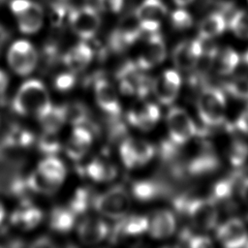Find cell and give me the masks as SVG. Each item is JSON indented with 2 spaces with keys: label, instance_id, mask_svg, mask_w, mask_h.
Here are the masks:
<instances>
[{
  "label": "cell",
  "instance_id": "30",
  "mask_svg": "<svg viewBox=\"0 0 248 248\" xmlns=\"http://www.w3.org/2000/svg\"><path fill=\"white\" fill-rule=\"evenodd\" d=\"M43 219V212L34 206L19 209L13 215V223L23 230H31L37 227Z\"/></svg>",
  "mask_w": 248,
  "mask_h": 248
},
{
  "label": "cell",
  "instance_id": "16",
  "mask_svg": "<svg viewBox=\"0 0 248 248\" xmlns=\"http://www.w3.org/2000/svg\"><path fill=\"white\" fill-rule=\"evenodd\" d=\"M218 240L226 247H240L247 241V231L239 219H230L223 223L216 232Z\"/></svg>",
  "mask_w": 248,
  "mask_h": 248
},
{
  "label": "cell",
  "instance_id": "34",
  "mask_svg": "<svg viewBox=\"0 0 248 248\" xmlns=\"http://www.w3.org/2000/svg\"><path fill=\"white\" fill-rule=\"evenodd\" d=\"M226 88L234 98L239 100H248V78H233L227 83Z\"/></svg>",
  "mask_w": 248,
  "mask_h": 248
},
{
  "label": "cell",
  "instance_id": "23",
  "mask_svg": "<svg viewBox=\"0 0 248 248\" xmlns=\"http://www.w3.org/2000/svg\"><path fill=\"white\" fill-rule=\"evenodd\" d=\"M167 12V7L162 0H143L137 8L135 14L140 21L161 22Z\"/></svg>",
  "mask_w": 248,
  "mask_h": 248
},
{
  "label": "cell",
  "instance_id": "25",
  "mask_svg": "<svg viewBox=\"0 0 248 248\" xmlns=\"http://www.w3.org/2000/svg\"><path fill=\"white\" fill-rule=\"evenodd\" d=\"M37 170L51 181L59 185L62 184L67 173L65 165L60 159L55 157V155L46 156L43 159L38 165Z\"/></svg>",
  "mask_w": 248,
  "mask_h": 248
},
{
  "label": "cell",
  "instance_id": "7",
  "mask_svg": "<svg viewBox=\"0 0 248 248\" xmlns=\"http://www.w3.org/2000/svg\"><path fill=\"white\" fill-rule=\"evenodd\" d=\"M68 21L73 32L83 41L92 39L101 24L97 10L91 6H83L71 10Z\"/></svg>",
  "mask_w": 248,
  "mask_h": 248
},
{
  "label": "cell",
  "instance_id": "40",
  "mask_svg": "<svg viewBox=\"0 0 248 248\" xmlns=\"http://www.w3.org/2000/svg\"><path fill=\"white\" fill-rule=\"evenodd\" d=\"M124 0H97L99 9L103 12L118 13L123 7Z\"/></svg>",
  "mask_w": 248,
  "mask_h": 248
},
{
  "label": "cell",
  "instance_id": "45",
  "mask_svg": "<svg viewBox=\"0 0 248 248\" xmlns=\"http://www.w3.org/2000/svg\"><path fill=\"white\" fill-rule=\"evenodd\" d=\"M240 197L242 201L248 205V178L245 179L240 187Z\"/></svg>",
  "mask_w": 248,
  "mask_h": 248
},
{
  "label": "cell",
  "instance_id": "48",
  "mask_svg": "<svg viewBox=\"0 0 248 248\" xmlns=\"http://www.w3.org/2000/svg\"><path fill=\"white\" fill-rule=\"evenodd\" d=\"M5 218V207L4 205L0 202V224L2 223V221Z\"/></svg>",
  "mask_w": 248,
  "mask_h": 248
},
{
  "label": "cell",
  "instance_id": "33",
  "mask_svg": "<svg viewBox=\"0 0 248 248\" xmlns=\"http://www.w3.org/2000/svg\"><path fill=\"white\" fill-rule=\"evenodd\" d=\"M229 27L237 37L248 39V11L235 12L229 20Z\"/></svg>",
  "mask_w": 248,
  "mask_h": 248
},
{
  "label": "cell",
  "instance_id": "1",
  "mask_svg": "<svg viewBox=\"0 0 248 248\" xmlns=\"http://www.w3.org/2000/svg\"><path fill=\"white\" fill-rule=\"evenodd\" d=\"M51 105L46 85L39 79L24 81L16 91L13 102V109L20 115H40Z\"/></svg>",
  "mask_w": 248,
  "mask_h": 248
},
{
  "label": "cell",
  "instance_id": "46",
  "mask_svg": "<svg viewBox=\"0 0 248 248\" xmlns=\"http://www.w3.org/2000/svg\"><path fill=\"white\" fill-rule=\"evenodd\" d=\"M8 39H9L8 30L3 25L0 24V51L3 48L4 45L6 44V42L8 41Z\"/></svg>",
  "mask_w": 248,
  "mask_h": 248
},
{
  "label": "cell",
  "instance_id": "32",
  "mask_svg": "<svg viewBox=\"0 0 248 248\" xmlns=\"http://www.w3.org/2000/svg\"><path fill=\"white\" fill-rule=\"evenodd\" d=\"M66 122L74 126H83L88 118L87 108L80 103H71L64 106Z\"/></svg>",
  "mask_w": 248,
  "mask_h": 248
},
{
  "label": "cell",
  "instance_id": "4",
  "mask_svg": "<svg viewBox=\"0 0 248 248\" xmlns=\"http://www.w3.org/2000/svg\"><path fill=\"white\" fill-rule=\"evenodd\" d=\"M11 11L16 17L19 30L24 34L38 32L44 21V12L38 3L32 0H13Z\"/></svg>",
  "mask_w": 248,
  "mask_h": 248
},
{
  "label": "cell",
  "instance_id": "15",
  "mask_svg": "<svg viewBox=\"0 0 248 248\" xmlns=\"http://www.w3.org/2000/svg\"><path fill=\"white\" fill-rule=\"evenodd\" d=\"M94 95L100 108L109 116L116 117L121 112L118 94L114 86L107 79L100 78L94 84Z\"/></svg>",
  "mask_w": 248,
  "mask_h": 248
},
{
  "label": "cell",
  "instance_id": "6",
  "mask_svg": "<svg viewBox=\"0 0 248 248\" xmlns=\"http://www.w3.org/2000/svg\"><path fill=\"white\" fill-rule=\"evenodd\" d=\"M166 121L169 136L176 144H184L188 142L197 133V128L193 119L182 108H170L168 111Z\"/></svg>",
  "mask_w": 248,
  "mask_h": 248
},
{
  "label": "cell",
  "instance_id": "31",
  "mask_svg": "<svg viewBox=\"0 0 248 248\" xmlns=\"http://www.w3.org/2000/svg\"><path fill=\"white\" fill-rule=\"evenodd\" d=\"M27 186L31 190L40 194H52L59 188L60 185L51 181L49 178L36 170L28 176Z\"/></svg>",
  "mask_w": 248,
  "mask_h": 248
},
{
  "label": "cell",
  "instance_id": "21",
  "mask_svg": "<svg viewBox=\"0 0 248 248\" xmlns=\"http://www.w3.org/2000/svg\"><path fill=\"white\" fill-rule=\"evenodd\" d=\"M92 58V48L85 42H80L65 53L63 61L69 71L77 73L85 69L91 62Z\"/></svg>",
  "mask_w": 248,
  "mask_h": 248
},
{
  "label": "cell",
  "instance_id": "39",
  "mask_svg": "<svg viewBox=\"0 0 248 248\" xmlns=\"http://www.w3.org/2000/svg\"><path fill=\"white\" fill-rule=\"evenodd\" d=\"M75 84V76L73 72L63 73L59 75L54 81L55 87L60 91H66L72 88Z\"/></svg>",
  "mask_w": 248,
  "mask_h": 248
},
{
  "label": "cell",
  "instance_id": "20",
  "mask_svg": "<svg viewBox=\"0 0 248 248\" xmlns=\"http://www.w3.org/2000/svg\"><path fill=\"white\" fill-rule=\"evenodd\" d=\"M160 114V109L155 104L144 102L130 111L128 119L131 124L141 130H150L159 121Z\"/></svg>",
  "mask_w": 248,
  "mask_h": 248
},
{
  "label": "cell",
  "instance_id": "27",
  "mask_svg": "<svg viewBox=\"0 0 248 248\" xmlns=\"http://www.w3.org/2000/svg\"><path fill=\"white\" fill-rule=\"evenodd\" d=\"M86 173L91 179L97 182H107L112 180L116 176L117 170L108 162L95 159L86 167Z\"/></svg>",
  "mask_w": 248,
  "mask_h": 248
},
{
  "label": "cell",
  "instance_id": "11",
  "mask_svg": "<svg viewBox=\"0 0 248 248\" xmlns=\"http://www.w3.org/2000/svg\"><path fill=\"white\" fill-rule=\"evenodd\" d=\"M140 22L136 14L125 16L111 33L110 46L116 50H121L132 46L141 35Z\"/></svg>",
  "mask_w": 248,
  "mask_h": 248
},
{
  "label": "cell",
  "instance_id": "22",
  "mask_svg": "<svg viewBox=\"0 0 248 248\" xmlns=\"http://www.w3.org/2000/svg\"><path fill=\"white\" fill-rule=\"evenodd\" d=\"M45 132L57 133L66 123L64 106L50 105L37 116Z\"/></svg>",
  "mask_w": 248,
  "mask_h": 248
},
{
  "label": "cell",
  "instance_id": "47",
  "mask_svg": "<svg viewBox=\"0 0 248 248\" xmlns=\"http://www.w3.org/2000/svg\"><path fill=\"white\" fill-rule=\"evenodd\" d=\"M194 0H173V2L178 6V7H185L187 5H189L191 2H193Z\"/></svg>",
  "mask_w": 248,
  "mask_h": 248
},
{
  "label": "cell",
  "instance_id": "43",
  "mask_svg": "<svg viewBox=\"0 0 248 248\" xmlns=\"http://www.w3.org/2000/svg\"><path fill=\"white\" fill-rule=\"evenodd\" d=\"M236 126L242 132L248 134V107L240 113L238 119L236 120Z\"/></svg>",
  "mask_w": 248,
  "mask_h": 248
},
{
  "label": "cell",
  "instance_id": "9",
  "mask_svg": "<svg viewBox=\"0 0 248 248\" xmlns=\"http://www.w3.org/2000/svg\"><path fill=\"white\" fill-rule=\"evenodd\" d=\"M142 71L138 65L128 63L118 73L119 87L125 94H135L143 97L151 90L152 81L140 73Z\"/></svg>",
  "mask_w": 248,
  "mask_h": 248
},
{
  "label": "cell",
  "instance_id": "12",
  "mask_svg": "<svg viewBox=\"0 0 248 248\" xmlns=\"http://www.w3.org/2000/svg\"><path fill=\"white\" fill-rule=\"evenodd\" d=\"M187 213L191 223L202 231L213 229L218 220V211L214 202L206 199L192 201L187 206Z\"/></svg>",
  "mask_w": 248,
  "mask_h": 248
},
{
  "label": "cell",
  "instance_id": "19",
  "mask_svg": "<svg viewBox=\"0 0 248 248\" xmlns=\"http://www.w3.org/2000/svg\"><path fill=\"white\" fill-rule=\"evenodd\" d=\"M176 228V221L173 213L168 209H162L153 214L149 219L148 232L157 239H164L172 235Z\"/></svg>",
  "mask_w": 248,
  "mask_h": 248
},
{
  "label": "cell",
  "instance_id": "41",
  "mask_svg": "<svg viewBox=\"0 0 248 248\" xmlns=\"http://www.w3.org/2000/svg\"><path fill=\"white\" fill-rule=\"evenodd\" d=\"M134 190H135V194L140 199H142V200L150 199L156 193L154 186H152L150 183H145V182H141L137 186L135 185Z\"/></svg>",
  "mask_w": 248,
  "mask_h": 248
},
{
  "label": "cell",
  "instance_id": "36",
  "mask_svg": "<svg viewBox=\"0 0 248 248\" xmlns=\"http://www.w3.org/2000/svg\"><path fill=\"white\" fill-rule=\"evenodd\" d=\"M248 157V145L246 142L240 140H235L229 151V158L231 163L233 166H240L243 164Z\"/></svg>",
  "mask_w": 248,
  "mask_h": 248
},
{
  "label": "cell",
  "instance_id": "10",
  "mask_svg": "<svg viewBox=\"0 0 248 248\" xmlns=\"http://www.w3.org/2000/svg\"><path fill=\"white\" fill-rule=\"evenodd\" d=\"M180 87L181 78L177 71L166 70L152 80L151 91L162 105L169 106L177 98Z\"/></svg>",
  "mask_w": 248,
  "mask_h": 248
},
{
  "label": "cell",
  "instance_id": "38",
  "mask_svg": "<svg viewBox=\"0 0 248 248\" xmlns=\"http://www.w3.org/2000/svg\"><path fill=\"white\" fill-rule=\"evenodd\" d=\"M11 132L12 133L9 135L8 141L14 145L25 146V145H28L32 140L31 134L28 131L16 129Z\"/></svg>",
  "mask_w": 248,
  "mask_h": 248
},
{
  "label": "cell",
  "instance_id": "42",
  "mask_svg": "<svg viewBox=\"0 0 248 248\" xmlns=\"http://www.w3.org/2000/svg\"><path fill=\"white\" fill-rule=\"evenodd\" d=\"M189 246L191 247H208L212 245L211 240L203 235H197V236H193L190 237L189 239Z\"/></svg>",
  "mask_w": 248,
  "mask_h": 248
},
{
  "label": "cell",
  "instance_id": "37",
  "mask_svg": "<svg viewBox=\"0 0 248 248\" xmlns=\"http://www.w3.org/2000/svg\"><path fill=\"white\" fill-rule=\"evenodd\" d=\"M170 21L176 30H185L192 26V16L184 9H177L170 15Z\"/></svg>",
  "mask_w": 248,
  "mask_h": 248
},
{
  "label": "cell",
  "instance_id": "5",
  "mask_svg": "<svg viewBox=\"0 0 248 248\" xmlns=\"http://www.w3.org/2000/svg\"><path fill=\"white\" fill-rule=\"evenodd\" d=\"M8 64L19 76L30 75L38 63V53L34 46L25 40L16 41L7 53Z\"/></svg>",
  "mask_w": 248,
  "mask_h": 248
},
{
  "label": "cell",
  "instance_id": "26",
  "mask_svg": "<svg viewBox=\"0 0 248 248\" xmlns=\"http://www.w3.org/2000/svg\"><path fill=\"white\" fill-rule=\"evenodd\" d=\"M76 222V213L69 207H56L49 216V227L57 232H70Z\"/></svg>",
  "mask_w": 248,
  "mask_h": 248
},
{
  "label": "cell",
  "instance_id": "18",
  "mask_svg": "<svg viewBox=\"0 0 248 248\" xmlns=\"http://www.w3.org/2000/svg\"><path fill=\"white\" fill-rule=\"evenodd\" d=\"M92 134L83 126H75L66 143V153L72 160L78 161L84 157L92 144Z\"/></svg>",
  "mask_w": 248,
  "mask_h": 248
},
{
  "label": "cell",
  "instance_id": "13",
  "mask_svg": "<svg viewBox=\"0 0 248 248\" xmlns=\"http://www.w3.org/2000/svg\"><path fill=\"white\" fill-rule=\"evenodd\" d=\"M203 52V40L198 38L179 43L172 50L174 66L181 71H190L197 66Z\"/></svg>",
  "mask_w": 248,
  "mask_h": 248
},
{
  "label": "cell",
  "instance_id": "14",
  "mask_svg": "<svg viewBox=\"0 0 248 248\" xmlns=\"http://www.w3.org/2000/svg\"><path fill=\"white\" fill-rule=\"evenodd\" d=\"M167 55V47L164 38L159 32L149 34L143 49L137 59V65L143 71L161 64Z\"/></svg>",
  "mask_w": 248,
  "mask_h": 248
},
{
  "label": "cell",
  "instance_id": "28",
  "mask_svg": "<svg viewBox=\"0 0 248 248\" xmlns=\"http://www.w3.org/2000/svg\"><path fill=\"white\" fill-rule=\"evenodd\" d=\"M239 61L238 54L230 47H225L220 51H215L213 55L214 68L220 75H229L237 67Z\"/></svg>",
  "mask_w": 248,
  "mask_h": 248
},
{
  "label": "cell",
  "instance_id": "2",
  "mask_svg": "<svg viewBox=\"0 0 248 248\" xmlns=\"http://www.w3.org/2000/svg\"><path fill=\"white\" fill-rule=\"evenodd\" d=\"M94 208L103 216L120 220L131 207V198L122 186L112 187L93 200Z\"/></svg>",
  "mask_w": 248,
  "mask_h": 248
},
{
  "label": "cell",
  "instance_id": "17",
  "mask_svg": "<svg viewBox=\"0 0 248 248\" xmlns=\"http://www.w3.org/2000/svg\"><path fill=\"white\" fill-rule=\"evenodd\" d=\"M78 236L84 244L101 242L108 233V227L104 220L98 217H85L78 225Z\"/></svg>",
  "mask_w": 248,
  "mask_h": 248
},
{
  "label": "cell",
  "instance_id": "44",
  "mask_svg": "<svg viewBox=\"0 0 248 248\" xmlns=\"http://www.w3.org/2000/svg\"><path fill=\"white\" fill-rule=\"evenodd\" d=\"M9 76L8 74L0 69V96H3L9 86Z\"/></svg>",
  "mask_w": 248,
  "mask_h": 248
},
{
  "label": "cell",
  "instance_id": "35",
  "mask_svg": "<svg viewBox=\"0 0 248 248\" xmlns=\"http://www.w3.org/2000/svg\"><path fill=\"white\" fill-rule=\"evenodd\" d=\"M56 134L57 133L44 131V134L39 140V148L42 152L46 154V156L55 155L61 147Z\"/></svg>",
  "mask_w": 248,
  "mask_h": 248
},
{
  "label": "cell",
  "instance_id": "3",
  "mask_svg": "<svg viewBox=\"0 0 248 248\" xmlns=\"http://www.w3.org/2000/svg\"><path fill=\"white\" fill-rule=\"evenodd\" d=\"M197 108L199 115L204 124L218 125L225 118V96L218 88H204L198 98Z\"/></svg>",
  "mask_w": 248,
  "mask_h": 248
},
{
  "label": "cell",
  "instance_id": "29",
  "mask_svg": "<svg viewBox=\"0 0 248 248\" xmlns=\"http://www.w3.org/2000/svg\"><path fill=\"white\" fill-rule=\"evenodd\" d=\"M120 223L117 227L118 232L124 235L135 236L143 233L148 230L149 219L142 215L125 216L120 219Z\"/></svg>",
  "mask_w": 248,
  "mask_h": 248
},
{
  "label": "cell",
  "instance_id": "8",
  "mask_svg": "<svg viewBox=\"0 0 248 248\" xmlns=\"http://www.w3.org/2000/svg\"><path fill=\"white\" fill-rule=\"evenodd\" d=\"M120 158L126 168L132 169L148 163L154 156V146L140 139H127L119 147Z\"/></svg>",
  "mask_w": 248,
  "mask_h": 248
},
{
  "label": "cell",
  "instance_id": "24",
  "mask_svg": "<svg viewBox=\"0 0 248 248\" xmlns=\"http://www.w3.org/2000/svg\"><path fill=\"white\" fill-rule=\"evenodd\" d=\"M227 20L223 14L212 13L205 16L199 25V37L209 40L224 32Z\"/></svg>",
  "mask_w": 248,
  "mask_h": 248
},
{
  "label": "cell",
  "instance_id": "49",
  "mask_svg": "<svg viewBox=\"0 0 248 248\" xmlns=\"http://www.w3.org/2000/svg\"><path fill=\"white\" fill-rule=\"evenodd\" d=\"M243 59H244V62H245V63L248 65V50L245 52Z\"/></svg>",
  "mask_w": 248,
  "mask_h": 248
}]
</instances>
